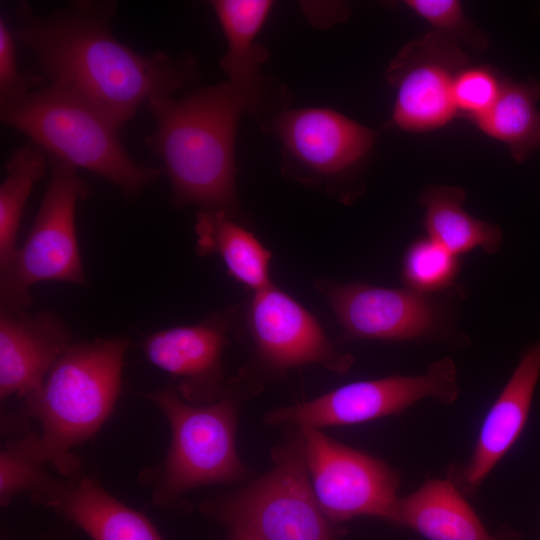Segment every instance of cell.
<instances>
[{"mask_svg":"<svg viewBox=\"0 0 540 540\" xmlns=\"http://www.w3.org/2000/svg\"><path fill=\"white\" fill-rule=\"evenodd\" d=\"M230 326V315L220 313L197 324L159 330L144 339L143 352L149 362L173 376L183 399L209 403L224 391L222 354Z\"/></svg>","mask_w":540,"mask_h":540,"instance_id":"cell-14","label":"cell"},{"mask_svg":"<svg viewBox=\"0 0 540 540\" xmlns=\"http://www.w3.org/2000/svg\"><path fill=\"white\" fill-rule=\"evenodd\" d=\"M46 159L42 149L22 146L6 161L5 177L0 185V270L16 254L23 210L34 185L46 172Z\"/></svg>","mask_w":540,"mask_h":540,"instance_id":"cell-23","label":"cell"},{"mask_svg":"<svg viewBox=\"0 0 540 540\" xmlns=\"http://www.w3.org/2000/svg\"><path fill=\"white\" fill-rule=\"evenodd\" d=\"M465 199V191L459 187L433 185L423 191L419 203L425 209L429 238L455 256L475 248L496 253L502 241L501 229L467 213Z\"/></svg>","mask_w":540,"mask_h":540,"instance_id":"cell-21","label":"cell"},{"mask_svg":"<svg viewBox=\"0 0 540 540\" xmlns=\"http://www.w3.org/2000/svg\"><path fill=\"white\" fill-rule=\"evenodd\" d=\"M317 502L333 523L359 516L391 521L399 474L386 462L320 431L298 427Z\"/></svg>","mask_w":540,"mask_h":540,"instance_id":"cell-9","label":"cell"},{"mask_svg":"<svg viewBox=\"0 0 540 540\" xmlns=\"http://www.w3.org/2000/svg\"><path fill=\"white\" fill-rule=\"evenodd\" d=\"M540 84L535 79L516 82L504 78L500 95L474 123L486 135L504 143L521 162L540 149Z\"/></svg>","mask_w":540,"mask_h":540,"instance_id":"cell-22","label":"cell"},{"mask_svg":"<svg viewBox=\"0 0 540 540\" xmlns=\"http://www.w3.org/2000/svg\"><path fill=\"white\" fill-rule=\"evenodd\" d=\"M275 130L287 166L312 179H329L348 172L370 152L375 133L327 108L282 112Z\"/></svg>","mask_w":540,"mask_h":540,"instance_id":"cell-12","label":"cell"},{"mask_svg":"<svg viewBox=\"0 0 540 540\" xmlns=\"http://www.w3.org/2000/svg\"><path fill=\"white\" fill-rule=\"evenodd\" d=\"M48 161L49 181L33 225L11 262L0 270L1 309H27L30 288L43 281L87 285L75 212L90 189L72 165L53 156Z\"/></svg>","mask_w":540,"mask_h":540,"instance_id":"cell-7","label":"cell"},{"mask_svg":"<svg viewBox=\"0 0 540 540\" xmlns=\"http://www.w3.org/2000/svg\"><path fill=\"white\" fill-rule=\"evenodd\" d=\"M45 81L41 75L19 71L15 51V37L6 21L0 19V104L17 100L35 85Z\"/></svg>","mask_w":540,"mask_h":540,"instance_id":"cell-28","label":"cell"},{"mask_svg":"<svg viewBox=\"0 0 540 540\" xmlns=\"http://www.w3.org/2000/svg\"><path fill=\"white\" fill-rule=\"evenodd\" d=\"M49 475L47 467L31 454L21 437L8 441L0 453L1 505H8L22 492L33 495Z\"/></svg>","mask_w":540,"mask_h":540,"instance_id":"cell-25","label":"cell"},{"mask_svg":"<svg viewBox=\"0 0 540 540\" xmlns=\"http://www.w3.org/2000/svg\"><path fill=\"white\" fill-rule=\"evenodd\" d=\"M32 499L60 514L92 540H162L152 522L84 474L49 476Z\"/></svg>","mask_w":540,"mask_h":540,"instance_id":"cell-17","label":"cell"},{"mask_svg":"<svg viewBox=\"0 0 540 540\" xmlns=\"http://www.w3.org/2000/svg\"><path fill=\"white\" fill-rule=\"evenodd\" d=\"M129 343L125 337L73 342L25 398V411L40 430L22 436L23 441L36 459L63 477L81 473L72 449L93 437L114 409Z\"/></svg>","mask_w":540,"mask_h":540,"instance_id":"cell-3","label":"cell"},{"mask_svg":"<svg viewBox=\"0 0 540 540\" xmlns=\"http://www.w3.org/2000/svg\"><path fill=\"white\" fill-rule=\"evenodd\" d=\"M117 6L76 0L41 16L20 2L12 31L44 78L78 91L123 126L142 105L175 96L198 77V68L187 55L142 54L119 41L111 29Z\"/></svg>","mask_w":540,"mask_h":540,"instance_id":"cell-1","label":"cell"},{"mask_svg":"<svg viewBox=\"0 0 540 540\" xmlns=\"http://www.w3.org/2000/svg\"><path fill=\"white\" fill-rule=\"evenodd\" d=\"M259 100L260 91L243 90L227 81L147 104L155 130L146 144L163 163L174 205L232 215L237 204L238 122L242 112L255 109Z\"/></svg>","mask_w":540,"mask_h":540,"instance_id":"cell-2","label":"cell"},{"mask_svg":"<svg viewBox=\"0 0 540 540\" xmlns=\"http://www.w3.org/2000/svg\"><path fill=\"white\" fill-rule=\"evenodd\" d=\"M347 339L413 340L430 334L437 314L422 293L412 289L319 280Z\"/></svg>","mask_w":540,"mask_h":540,"instance_id":"cell-13","label":"cell"},{"mask_svg":"<svg viewBox=\"0 0 540 540\" xmlns=\"http://www.w3.org/2000/svg\"><path fill=\"white\" fill-rule=\"evenodd\" d=\"M203 511L256 540H336L311 485L300 431L275 449L266 474L203 503Z\"/></svg>","mask_w":540,"mask_h":540,"instance_id":"cell-6","label":"cell"},{"mask_svg":"<svg viewBox=\"0 0 540 540\" xmlns=\"http://www.w3.org/2000/svg\"><path fill=\"white\" fill-rule=\"evenodd\" d=\"M404 4L426 20L432 31L477 51L486 49V35L465 15L457 0H407Z\"/></svg>","mask_w":540,"mask_h":540,"instance_id":"cell-26","label":"cell"},{"mask_svg":"<svg viewBox=\"0 0 540 540\" xmlns=\"http://www.w3.org/2000/svg\"><path fill=\"white\" fill-rule=\"evenodd\" d=\"M196 251L216 254L239 283L254 292L272 284L271 253L258 238L225 211H198L195 222Z\"/></svg>","mask_w":540,"mask_h":540,"instance_id":"cell-19","label":"cell"},{"mask_svg":"<svg viewBox=\"0 0 540 540\" xmlns=\"http://www.w3.org/2000/svg\"><path fill=\"white\" fill-rule=\"evenodd\" d=\"M63 319L50 311L0 310V397L24 399L43 383L72 344Z\"/></svg>","mask_w":540,"mask_h":540,"instance_id":"cell-16","label":"cell"},{"mask_svg":"<svg viewBox=\"0 0 540 540\" xmlns=\"http://www.w3.org/2000/svg\"><path fill=\"white\" fill-rule=\"evenodd\" d=\"M458 396L457 368L451 358L445 357L421 374L352 382L312 400L274 409L265 420L315 429L353 425L399 415L427 398L450 405Z\"/></svg>","mask_w":540,"mask_h":540,"instance_id":"cell-8","label":"cell"},{"mask_svg":"<svg viewBox=\"0 0 540 540\" xmlns=\"http://www.w3.org/2000/svg\"><path fill=\"white\" fill-rule=\"evenodd\" d=\"M230 540H256V539L241 532L231 531Z\"/></svg>","mask_w":540,"mask_h":540,"instance_id":"cell-29","label":"cell"},{"mask_svg":"<svg viewBox=\"0 0 540 540\" xmlns=\"http://www.w3.org/2000/svg\"><path fill=\"white\" fill-rule=\"evenodd\" d=\"M247 323L257 354L272 369L317 364L345 374L354 363L351 354L334 346L309 311L273 284L254 292Z\"/></svg>","mask_w":540,"mask_h":540,"instance_id":"cell-11","label":"cell"},{"mask_svg":"<svg viewBox=\"0 0 540 540\" xmlns=\"http://www.w3.org/2000/svg\"><path fill=\"white\" fill-rule=\"evenodd\" d=\"M540 378V338L522 355L486 413L469 458L448 467V479L465 497L474 495L521 435Z\"/></svg>","mask_w":540,"mask_h":540,"instance_id":"cell-15","label":"cell"},{"mask_svg":"<svg viewBox=\"0 0 540 540\" xmlns=\"http://www.w3.org/2000/svg\"><path fill=\"white\" fill-rule=\"evenodd\" d=\"M224 32L227 51L220 61L228 82L249 91H260L262 64L268 52L256 42L272 1L215 0L211 2Z\"/></svg>","mask_w":540,"mask_h":540,"instance_id":"cell-20","label":"cell"},{"mask_svg":"<svg viewBox=\"0 0 540 540\" xmlns=\"http://www.w3.org/2000/svg\"><path fill=\"white\" fill-rule=\"evenodd\" d=\"M503 80L488 67L462 69L455 78L452 92L457 113L461 112L473 121L483 116L497 101Z\"/></svg>","mask_w":540,"mask_h":540,"instance_id":"cell-27","label":"cell"},{"mask_svg":"<svg viewBox=\"0 0 540 540\" xmlns=\"http://www.w3.org/2000/svg\"><path fill=\"white\" fill-rule=\"evenodd\" d=\"M146 397L163 413L171 431L164 461L141 475L155 504L172 505L194 488L244 477L235 444L237 406L230 392L223 391L215 401L194 404L171 384Z\"/></svg>","mask_w":540,"mask_h":540,"instance_id":"cell-5","label":"cell"},{"mask_svg":"<svg viewBox=\"0 0 540 540\" xmlns=\"http://www.w3.org/2000/svg\"><path fill=\"white\" fill-rule=\"evenodd\" d=\"M468 64L459 44L435 31L404 45L385 73L396 90L391 124L427 132L450 122L457 114L453 84Z\"/></svg>","mask_w":540,"mask_h":540,"instance_id":"cell-10","label":"cell"},{"mask_svg":"<svg viewBox=\"0 0 540 540\" xmlns=\"http://www.w3.org/2000/svg\"><path fill=\"white\" fill-rule=\"evenodd\" d=\"M0 118L49 156L111 182L129 200L140 196L163 172L133 160L119 137L122 126L69 86L50 82L2 103Z\"/></svg>","mask_w":540,"mask_h":540,"instance_id":"cell-4","label":"cell"},{"mask_svg":"<svg viewBox=\"0 0 540 540\" xmlns=\"http://www.w3.org/2000/svg\"><path fill=\"white\" fill-rule=\"evenodd\" d=\"M455 255L429 237L412 244L403 260V277L419 293L447 287L455 277Z\"/></svg>","mask_w":540,"mask_h":540,"instance_id":"cell-24","label":"cell"},{"mask_svg":"<svg viewBox=\"0 0 540 540\" xmlns=\"http://www.w3.org/2000/svg\"><path fill=\"white\" fill-rule=\"evenodd\" d=\"M391 523L427 540H524L509 526L491 533L466 497L448 479H427L409 495L399 497Z\"/></svg>","mask_w":540,"mask_h":540,"instance_id":"cell-18","label":"cell"}]
</instances>
